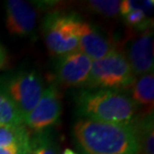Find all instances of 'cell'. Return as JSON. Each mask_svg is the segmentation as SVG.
Instances as JSON below:
<instances>
[{
    "mask_svg": "<svg viewBox=\"0 0 154 154\" xmlns=\"http://www.w3.org/2000/svg\"><path fill=\"white\" fill-rule=\"evenodd\" d=\"M77 145L83 154H139L136 125L82 119L73 128Z\"/></svg>",
    "mask_w": 154,
    "mask_h": 154,
    "instance_id": "cell-1",
    "label": "cell"
},
{
    "mask_svg": "<svg viewBox=\"0 0 154 154\" xmlns=\"http://www.w3.org/2000/svg\"><path fill=\"white\" fill-rule=\"evenodd\" d=\"M76 108L85 119L131 125L137 106L128 95L106 89L83 90L76 98Z\"/></svg>",
    "mask_w": 154,
    "mask_h": 154,
    "instance_id": "cell-2",
    "label": "cell"
},
{
    "mask_svg": "<svg viewBox=\"0 0 154 154\" xmlns=\"http://www.w3.org/2000/svg\"><path fill=\"white\" fill-rule=\"evenodd\" d=\"M134 81L135 76L126 55L115 49L107 56L92 61L86 87L120 91L131 88Z\"/></svg>",
    "mask_w": 154,
    "mask_h": 154,
    "instance_id": "cell-3",
    "label": "cell"
},
{
    "mask_svg": "<svg viewBox=\"0 0 154 154\" xmlns=\"http://www.w3.org/2000/svg\"><path fill=\"white\" fill-rule=\"evenodd\" d=\"M0 86L13 101L23 121L34 109L44 90L41 77L34 70L15 73L0 82Z\"/></svg>",
    "mask_w": 154,
    "mask_h": 154,
    "instance_id": "cell-4",
    "label": "cell"
},
{
    "mask_svg": "<svg viewBox=\"0 0 154 154\" xmlns=\"http://www.w3.org/2000/svg\"><path fill=\"white\" fill-rule=\"evenodd\" d=\"M80 20L71 14H52L45 19V43L52 54L63 56L78 50Z\"/></svg>",
    "mask_w": 154,
    "mask_h": 154,
    "instance_id": "cell-5",
    "label": "cell"
},
{
    "mask_svg": "<svg viewBox=\"0 0 154 154\" xmlns=\"http://www.w3.org/2000/svg\"><path fill=\"white\" fill-rule=\"evenodd\" d=\"M62 105L61 95L56 85L44 88L42 96L34 109L25 117L23 123L34 131H42L54 125L60 118Z\"/></svg>",
    "mask_w": 154,
    "mask_h": 154,
    "instance_id": "cell-6",
    "label": "cell"
},
{
    "mask_svg": "<svg viewBox=\"0 0 154 154\" xmlns=\"http://www.w3.org/2000/svg\"><path fill=\"white\" fill-rule=\"evenodd\" d=\"M92 60L79 50L60 57L56 66V78L65 87L86 86L90 74Z\"/></svg>",
    "mask_w": 154,
    "mask_h": 154,
    "instance_id": "cell-7",
    "label": "cell"
},
{
    "mask_svg": "<svg viewBox=\"0 0 154 154\" xmlns=\"http://www.w3.org/2000/svg\"><path fill=\"white\" fill-rule=\"evenodd\" d=\"M5 7V24L10 34L24 37L34 31L37 13L31 5L21 0H8Z\"/></svg>",
    "mask_w": 154,
    "mask_h": 154,
    "instance_id": "cell-8",
    "label": "cell"
},
{
    "mask_svg": "<svg viewBox=\"0 0 154 154\" xmlns=\"http://www.w3.org/2000/svg\"><path fill=\"white\" fill-rule=\"evenodd\" d=\"M115 44L97 28L80 20L78 27V50L92 61L99 60L114 51Z\"/></svg>",
    "mask_w": 154,
    "mask_h": 154,
    "instance_id": "cell-9",
    "label": "cell"
},
{
    "mask_svg": "<svg viewBox=\"0 0 154 154\" xmlns=\"http://www.w3.org/2000/svg\"><path fill=\"white\" fill-rule=\"evenodd\" d=\"M126 57L134 76L153 72V36L150 27L132 42Z\"/></svg>",
    "mask_w": 154,
    "mask_h": 154,
    "instance_id": "cell-10",
    "label": "cell"
},
{
    "mask_svg": "<svg viewBox=\"0 0 154 154\" xmlns=\"http://www.w3.org/2000/svg\"><path fill=\"white\" fill-rule=\"evenodd\" d=\"M131 99L138 107L145 109L147 115H152L154 104L153 72L141 75L131 86Z\"/></svg>",
    "mask_w": 154,
    "mask_h": 154,
    "instance_id": "cell-11",
    "label": "cell"
},
{
    "mask_svg": "<svg viewBox=\"0 0 154 154\" xmlns=\"http://www.w3.org/2000/svg\"><path fill=\"white\" fill-rule=\"evenodd\" d=\"M0 148L16 149L31 154V139L23 125L0 127Z\"/></svg>",
    "mask_w": 154,
    "mask_h": 154,
    "instance_id": "cell-12",
    "label": "cell"
},
{
    "mask_svg": "<svg viewBox=\"0 0 154 154\" xmlns=\"http://www.w3.org/2000/svg\"><path fill=\"white\" fill-rule=\"evenodd\" d=\"M23 119L13 101L0 86V127L22 125Z\"/></svg>",
    "mask_w": 154,
    "mask_h": 154,
    "instance_id": "cell-13",
    "label": "cell"
},
{
    "mask_svg": "<svg viewBox=\"0 0 154 154\" xmlns=\"http://www.w3.org/2000/svg\"><path fill=\"white\" fill-rule=\"evenodd\" d=\"M138 139H139V154H154V130L153 117L147 115L145 119L137 127Z\"/></svg>",
    "mask_w": 154,
    "mask_h": 154,
    "instance_id": "cell-14",
    "label": "cell"
},
{
    "mask_svg": "<svg viewBox=\"0 0 154 154\" xmlns=\"http://www.w3.org/2000/svg\"><path fill=\"white\" fill-rule=\"evenodd\" d=\"M120 2L117 0H91L87 2V7L95 13L113 17L119 13Z\"/></svg>",
    "mask_w": 154,
    "mask_h": 154,
    "instance_id": "cell-15",
    "label": "cell"
},
{
    "mask_svg": "<svg viewBox=\"0 0 154 154\" xmlns=\"http://www.w3.org/2000/svg\"><path fill=\"white\" fill-rule=\"evenodd\" d=\"M125 22L130 26L143 27V30L148 28V22H146V13L143 9H135L124 15Z\"/></svg>",
    "mask_w": 154,
    "mask_h": 154,
    "instance_id": "cell-16",
    "label": "cell"
},
{
    "mask_svg": "<svg viewBox=\"0 0 154 154\" xmlns=\"http://www.w3.org/2000/svg\"><path fill=\"white\" fill-rule=\"evenodd\" d=\"M31 154H56V152L46 139H39L31 141Z\"/></svg>",
    "mask_w": 154,
    "mask_h": 154,
    "instance_id": "cell-17",
    "label": "cell"
},
{
    "mask_svg": "<svg viewBox=\"0 0 154 154\" xmlns=\"http://www.w3.org/2000/svg\"><path fill=\"white\" fill-rule=\"evenodd\" d=\"M0 154H30V153L25 152V151H22V150L0 148Z\"/></svg>",
    "mask_w": 154,
    "mask_h": 154,
    "instance_id": "cell-18",
    "label": "cell"
},
{
    "mask_svg": "<svg viewBox=\"0 0 154 154\" xmlns=\"http://www.w3.org/2000/svg\"><path fill=\"white\" fill-rule=\"evenodd\" d=\"M5 61H6L5 51H4V49L1 47V45H0V68L5 64Z\"/></svg>",
    "mask_w": 154,
    "mask_h": 154,
    "instance_id": "cell-19",
    "label": "cell"
},
{
    "mask_svg": "<svg viewBox=\"0 0 154 154\" xmlns=\"http://www.w3.org/2000/svg\"><path fill=\"white\" fill-rule=\"evenodd\" d=\"M62 154H78V153H76L74 150H72L70 148H66V149H64V151L62 152Z\"/></svg>",
    "mask_w": 154,
    "mask_h": 154,
    "instance_id": "cell-20",
    "label": "cell"
}]
</instances>
